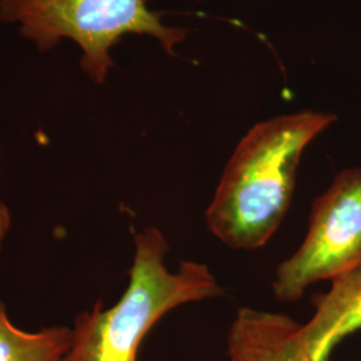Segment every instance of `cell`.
Masks as SVG:
<instances>
[{"label":"cell","instance_id":"cell-5","mask_svg":"<svg viewBox=\"0 0 361 361\" xmlns=\"http://www.w3.org/2000/svg\"><path fill=\"white\" fill-rule=\"evenodd\" d=\"M301 324L250 307L240 308L228 338V361H314L302 344Z\"/></svg>","mask_w":361,"mask_h":361},{"label":"cell","instance_id":"cell-6","mask_svg":"<svg viewBox=\"0 0 361 361\" xmlns=\"http://www.w3.org/2000/svg\"><path fill=\"white\" fill-rule=\"evenodd\" d=\"M314 307L300 336L313 360L329 361L332 350L361 329V267L334 279L331 289L316 296Z\"/></svg>","mask_w":361,"mask_h":361},{"label":"cell","instance_id":"cell-1","mask_svg":"<svg viewBox=\"0 0 361 361\" xmlns=\"http://www.w3.org/2000/svg\"><path fill=\"white\" fill-rule=\"evenodd\" d=\"M337 116L302 110L258 122L235 146L207 212L209 231L234 250L265 245L292 205L305 149Z\"/></svg>","mask_w":361,"mask_h":361},{"label":"cell","instance_id":"cell-8","mask_svg":"<svg viewBox=\"0 0 361 361\" xmlns=\"http://www.w3.org/2000/svg\"><path fill=\"white\" fill-rule=\"evenodd\" d=\"M0 180H1V149H0ZM13 225V216L11 210L4 202H0V252L7 238V234Z\"/></svg>","mask_w":361,"mask_h":361},{"label":"cell","instance_id":"cell-3","mask_svg":"<svg viewBox=\"0 0 361 361\" xmlns=\"http://www.w3.org/2000/svg\"><path fill=\"white\" fill-rule=\"evenodd\" d=\"M0 22L18 25L39 51L74 42L80 68L98 85L114 67L111 50L125 35L153 37L169 55L186 38V30L166 26L147 0H0Z\"/></svg>","mask_w":361,"mask_h":361},{"label":"cell","instance_id":"cell-7","mask_svg":"<svg viewBox=\"0 0 361 361\" xmlns=\"http://www.w3.org/2000/svg\"><path fill=\"white\" fill-rule=\"evenodd\" d=\"M71 328L52 325L37 332L18 328L0 298V361H62L71 345Z\"/></svg>","mask_w":361,"mask_h":361},{"label":"cell","instance_id":"cell-2","mask_svg":"<svg viewBox=\"0 0 361 361\" xmlns=\"http://www.w3.org/2000/svg\"><path fill=\"white\" fill-rule=\"evenodd\" d=\"M134 244L123 295L111 308L104 310L99 300L90 310L78 313L62 361H138L145 337L169 312L225 295L205 264L180 261L177 271H169L165 258L170 245L158 228L142 229Z\"/></svg>","mask_w":361,"mask_h":361},{"label":"cell","instance_id":"cell-4","mask_svg":"<svg viewBox=\"0 0 361 361\" xmlns=\"http://www.w3.org/2000/svg\"><path fill=\"white\" fill-rule=\"evenodd\" d=\"M361 267V168L341 170L310 209L302 244L276 269L273 293L297 302L310 285Z\"/></svg>","mask_w":361,"mask_h":361}]
</instances>
